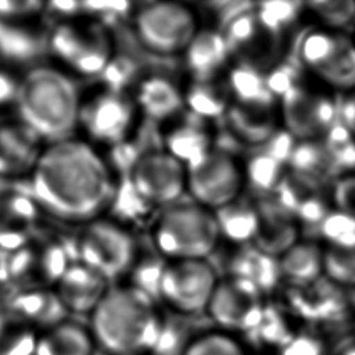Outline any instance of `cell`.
I'll list each match as a JSON object with an SVG mask.
<instances>
[{"instance_id": "7c38bea8", "label": "cell", "mask_w": 355, "mask_h": 355, "mask_svg": "<svg viewBox=\"0 0 355 355\" xmlns=\"http://www.w3.org/2000/svg\"><path fill=\"white\" fill-rule=\"evenodd\" d=\"M135 110L136 104L130 98L118 90L108 89L80 104L79 125L93 140L112 144L128 135Z\"/></svg>"}, {"instance_id": "b9f144b4", "label": "cell", "mask_w": 355, "mask_h": 355, "mask_svg": "<svg viewBox=\"0 0 355 355\" xmlns=\"http://www.w3.org/2000/svg\"><path fill=\"white\" fill-rule=\"evenodd\" d=\"M82 7H86L89 12L103 14V15H112V14H121L125 12L129 7L128 3L116 1V3H83Z\"/></svg>"}, {"instance_id": "ffe728a7", "label": "cell", "mask_w": 355, "mask_h": 355, "mask_svg": "<svg viewBox=\"0 0 355 355\" xmlns=\"http://www.w3.org/2000/svg\"><path fill=\"white\" fill-rule=\"evenodd\" d=\"M184 54L187 67L198 82H208L225 65L227 42L219 32L200 31Z\"/></svg>"}, {"instance_id": "8d00e7d4", "label": "cell", "mask_w": 355, "mask_h": 355, "mask_svg": "<svg viewBox=\"0 0 355 355\" xmlns=\"http://www.w3.org/2000/svg\"><path fill=\"white\" fill-rule=\"evenodd\" d=\"M308 6L331 28L345 26L355 17V1H313Z\"/></svg>"}, {"instance_id": "e575fe53", "label": "cell", "mask_w": 355, "mask_h": 355, "mask_svg": "<svg viewBox=\"0 0 355 355\" xmlns=\"http://www.w3.org/2000/svg\"><path fill=\"white\" fill-rule=\"evenodd\" d=\"M186 103L197 112L205 116L220 114L225 107V96L208 82H198L186 96Z\"/></svg>"}, {"instance_id": "6da1fadb", "label": "cell", "mask_w": 355, "mask_h": 355, "mask_svg": "<svg viewBox=\"0 0 355 355\" xmlns=\"http://www.w3.org/2000/svg\"><path fill=\"white\" fill-rule=\"evenodd\" d=\"M36 201L55 216L92 220L112 196V178L103 157L87 141H50L29 175Z\"/></svg>"}, {"instance_id": "d4e9b609", "label": "cell", "mask_w": 355, "mask_h": 355, "mask_svg": "<svg viewBox=\"0 0 355 355\" xmlns=\"http://www.w3.org/2000/svg\"><path fill=\"white\" fill-rule=\"evenodd\" d=\"M182 355H252L244 341L216 327L191 333Z\"/></svg>"}, {"instance_id": "44dd1931", "label": "cell", "mask_w": 355, "mask_h": 355, "mask_svg": "<svg viewBox=\"0 0 355 355\" xmlns=\"http://www.w3.org/2000/svg\"><path fill=\"white\" fill-rule=\"evenodd\" d=\"M180 90L166 78H144L136 89L135 104L147 116L161 121L175 115L183 104Z\"/></svg>"}, {"instance_id": "5b68a950", "label": "cell", "mask_w": 355, "mask_h": 355, "mask_svg": "<svg viewBox=\"0 0 355 355\" xmlns=\"http://www.w3.org/2000/svg\"><path fill=\"white\" fill-rule=\"evenodd\" d=\"M143 47L159 55L184 53L198 31L196 12L178 1H157L141 7L133 18Z\"/></svg>"}, {"instance_id": "7bdbcfd3", "label": "cell", "mask_w": 355, "mask_h": 355, "mask_svg": "<svg viewBox=\"0 0 355 355\" xmlns=\"http://www.w3.org/2000/svg\"><path fill=\"white\" fill-rule=\"evenodd\" d=\"M334 355H355V340L348 341L334 351Z\"/></svg>"}, {"instance_id": "83f0119b", "label": "cell", "mask_w": 355, "mask_h": 355, "mask_svg": "<svg viewBox=\"0 0 355 355\" xmlns=\"http://www.w3.org/2000/svg\"><path fill=\"white\" fill-rule=\"evenodd\" d=\"M209 150L212 148L209 147L208 135L193 125H180L166 136V151L186 166Z\"/></svg>"}, {"instance_id": "603a6c76", "label": "cell", "mask_w": 355, "mask_h": 355, "mask_svg": "<svg viewBox=\"0 0 355 355\" xmlns=\"http://www.w3.org/2000/svg\"><path fill=\"white\" fill-rule=\"evenodd\" d=\"M279 270L295 283H309L323 272V251L313 243H295L282 254Z\"/></svg>"}, {"instance_id": "ee69618b", "label": "cell", "mask_w": 355, "mask_h": 355, "mask_svg": "<svg viewBox=\"0 0 355 355\" xmlns=\"http://www.w3.org/2000/svg\"><path fill=\"white\" fill-rule=\"evenodd\" d=\"M4 306V301L3 300H0V309Z\"/></svg>"}, {"instance_id": "7a4b0ae2", "label": "cell", "mask_w": 355, "mask_h": 355, "mask_svg": "<svg viewBox=\"0 0 355 355\" xmlns=\"http://www.w3.org/2000/svg\"><path fill=\"white\" fill-rule=\"evenodd\" d=\"M165 324L157 300L133 284L111 286L87 323L105 355H148Z\"/></svg>"}, {"instance_id": "836d02e7", "label": "cell", "mask_w": 355, "mask_h": 355, "mask_svg": "<svg viewBox=\"0 0 355 355\" xmlns=\"http://www.w3.org/2000/svg\"><path fill=\"white\" fill-rule=\"evenodd\" d=\"M300 6V3L291 1H266L258 6L255 17L263 29L270 33H279L294 21Z\"/></svg>"}, {"instance_id": "8fae6325", "label": "cell", "mask_w": 355, "mask_h": 355, "mask_svg": "<svg viewBox=\"0 0 355 355\" xmlns=\"http://www.w3.org/2000/svg\"><path fill=\"white\" fill-rule=\"evenodd\" d=\"M129 182L140 200L168 205L187 189V171L186 165L168 151H151L133 162Z\"/></svg>"}, {"instance_id": "277c9868", "label": "cell", "mask_w": 355, "mask_h": 355, "mask_svg": "<svg viewBox=\"0 0 355 355\" xmlns=\"http://www.w3.org/2000/svg\"><path fill=\"white\" fill-rule=\"evenodd\" d=\"M215 214L201 205H178L159 215L153 227L155 248L171 261L204 259L218 245Z\"/></svg>"}, {"instance_id": "7402d4cb", "label": "cell", "mask_w": 355, "mask_h": 355, "mask_svg": "<svg viewBox=\"0 0 355 355\" xmlns=\"http://www.w3.org/2000/svg\"><path fill=\"white\" fill-rule=\"evenodd\" d=\"M312 179L301 173L284 176L277 189L282 194L283 205L290 212H295L308 222H322L329 212L324 208L323 200L316 193Z\"/></svg>"}, {"instance_id": "5bb4252c", "label": "cell", "mask_w": 355, "mask_h": 355, "mask_svg": "<svg viewBox=\"0 0 355 355\" xmlns=\"http://www.w3.org/2000/svg\"><path fill=\"white\" fill-rule=\"evenodd\" d=\"M112 43L108 32L96 22H79L68 35L60 60L80 75H97L111 61Z\"/></svg>"}, {"instance_id": "3957f363", "label": "cell", "mask_w": 355, "mask_h": 355, "mask_svg": "<svg viewBox=\"0 0 355 355\" xmlns=\"http://www.w3.org/2000/svg\"><path fill=\"white\" fill-rule=\"evenodd\" d=\"M19 121L42 140L68 137L79 123V100L73 82L61 71L37 67L18 80L15 101Z\"/></svg>"}, {"instance_id": "74e56055", "label": "cell", "mask_w": 355, "mask_h": 355, "mask_svg": "<svg viewBox=\"0 0 355 355\" xmlns=\"http://www.w3.org/2000/svg\"><path fill=\"white\" fill-rule=\"evenodd\" d=\"M334 200L338 211L355 215V176H347L338 182Z\"/></svg>"}, {"instance_id": "f546056e", "label": "cell", "mask_w": 355, "mask_h": 355, "mask_svg": "<svg viewBox=\"0 0 355 355\" xmlns=\"http://www.w3.org/2000/svg\"><path fill=\"white\" fill-rule=\"evenodd\" d=\"M232 89L239 101L244 105L265 107L272 98V92L257 72L248 68H237L232 78Z\"/></svg>"}, {"instance_id": "484cf974", "label": "cell", "mask_w": 355, "mask_h": 355, "mask_svg": "<svg viewBox=\"0 0 355 355\" xmlns=\"http://www.w3.org/2000/svg\"><path fill=\"white\" fill-rule=\"evenodd\" d=\"M214 214L220 230V236L223 234L237 243L248 241L257 237L259 229L258 211L234 201L220 209L214 211Z\"/></svg>"}, {"instance_id": "9c48e42d", "label": "cell", "mask_w": 355, "mask_h": 355, "mask_svg": "<svg viewBox=\"0 0 355 355\" xmlns=\"http://www.w3.org/2000/svg\"><path fill=\"white\" fill-rule=\"evenodd\" d=\"M265 308L262 291L252 282L233 276L219 280L207 313L216 329L241 338L259 322Z\"/></svg>"}, {"instance_id": "52a82bcc", "label": "cell", "mask_w": 355, "mask_h": 355, "mask_svg": "<svg viewBox=\"0 0 355 355\" xmlns=\"http://www.w3.org/2000/svg\"><path fill=\"white\" fill-rule=\"evenodd\" d=\"M79 261L110 283L125 275L136 258L133 237L112 220L92 219L86 222L76 240Z\"/></svg>"}, {"instance_id": "d6a6232c", "label": "cell", "mask_w": 355, "mask_h": 355, "mask_svg": "<svg viewBox=\"0 0 355 355\" xmlns=\"http://www.w3.org/2000/svg\"><path fill=\"white\" fill-rule=\"evenodd\" d=\"M248 180L261 190H272L279 187L282 179V161L275 158L272 154L255 155L245 171Z\"/></svg>"}, {"instance_id": "ac0fdd59", "label": "cell", "mask_w": 355, "mask_h": 355, "mask_svg": "<svg viewBox=\"0 0 355 355\" xmlns=\"http://www.w3.org/2000/svg\"><path fill=\"white\" fill-rule=\"evenodd\" d=\"M3 301L11 313L29 323L39 333L68 319V312L61 304L55 290L50 287L15 290Z\"/></svg>"}, {"instance_id": "4dcf8cb0", "label": "cell", "mask_w": 355, "mask_h": 355, "mask_svg": "<svg viewBox=\"0 0 355 355\" xmlns=\"http://www.w3.org/2000/svg\"><path fill=\"white\" fill-rule=\"evenodd\" d=\"M322 234L330 247L355 248V215L333 211L322 220Z\"/></svg>"}, {"instance_id": "60d3db41", "label": "cell", "mask_w": 355, "mask_h": 355, "mask_svg": "<svg viewBox=\"0 0 355 355\" xmlns=\"http://www.w3.org/2000/svg\"><path fill=\"white\" fill-rule=\"evenodd\" d=\"M341 119L351 135H355V89L349 92L341 105Z\"/></svg>"}, {"instance_id": "2e32d148", "label": "cell", "mask_w": 355, "mask_h": 355, "mask_svg": "<svg viewBox=\"0 0 355 355\" xmlns=\"http://www.w3.org/2000/svg\"><path fill=\"white\" fill-rule=\"evenodd\" d=\"M111 287V283L80 261L71 262L54 290L69 313L87 315L98 306Z\"/></svg>"}, {"instance_id": "1f68e13d", "label": "cell", "mask_w": 355, "mask_h": 355, "mask_svg": "<svg viewBox=\"0 0 355 355\" xmlns=\"http://www.w3.org/2000/svg\"><path fill=\"white\" fill-rule=\"evenodd\" d=\"M323 272L340 284L355 286V248L329 247L323 251Z\"/></svg>"}, {"instance_id": "4316f807", "label": "cell", "mask_w": 355, "mask_h": 355, "mask_svg": "<svg viewBox=\"0 0 355 355\" xmlns=\"http://www.w3.org/2000/svg\"><path fill=\"white\" fill-rule=\"evenodd\" d=\"M69 265L68 252L61 243L46 241L36 244L35 286L54 288Z\"/></svg>"}, {"instance_id": "f35d334b", "label": "cell", "mask_w": 355, "mask_h": 355, "mask_svg": "<svg viewBox=\"0 0 355 355\" xmlns=\"http://www.w3.org/2000/svg\"><path fill=\"white\" fill-rule=\"evenodd\" d=\"M43 3L39 1H0V14L6 17H22L37 12Z\"/></svg>"}, {"instance_id": "f6af8a7d", "label": "cell", "mask_w": 355, "mask_h": 355, "mask_svg": "<svg viewBox=\"0 0 355 355\" xmlns=\"http://www.w3.org/2000/svg\"><path fill=\"white\" fill-rule=\"evenodd\" d=\"M354 304H355V295H354Z\"/></svg>"}, {"instance_id": "9a60e30c", "label": "cell", "mask_w": 355, "mask_h": 355, "mask_svg": "<svg viewBox=\"0 0 355 355\" xmlns=\"http://www.w3.org/2000/svg\"><path fill=\"white\" fill-rule=\"evenodd\" d=\"M40 204L17 190L0 191V250L12 252L32 243Z\"/></svg>"}, {"instance_id": "e0dca14e", "label": "cell", "mask_w": 355, "mask_h": 355, "mask_svg": "<svg viewBox=\"0 0 355 355\" xmlns=\"http://www.w3.org/2000/svg\"><path fill=\"white\" fill-rule=\"evenodd\" d=\"M42 141L21 121L0 123V178L31 175L44 147Z\"/></svg>"}, {"instance_id": "ab89813d", "label": "cell", "mask_w": 355, "mask_h": 355, "mask_svg": "<svg viewBox=\"0 0 355 355\" xmlns=\"http://www.w3.org/2000/svg\"><path fill=\"white\" fill-rule=\"evenodd\" d=\"M18 80H14L6 71L0 68V107L15 101Z\"/></svg>"}, {"instance_id": "ba28073f", "label": "cell", "mask_w": 355, "mask_h": 355, "mask_svg": "<svg viewBox=\"0 0 355 355\" xmlns=\"http://www.w3.org/2000/svg\"><path fill=\"white\" fill-rule=\"evenodd\" d=\"M187 189L197 205L209 211L236 201L243 186V171L236 159L218 150H209L186 166Z\"/></svg>"}, {"instance_id": "cb8c5ba5", "label": "cell", "mask_w": 355, "mask_h": 355, "mask_svg": "<svg viewBox=\"0 0 355 355\" xmlns=\"http://www.w3.org/2000/svg\"><path fill=\"white\" fill-rule=\"evenodd\" d=\"M39 331L6 305L0 309V355H35Z\"/></svg>"}, {"instance_id": "4fadbf2b", "label": "cell", "mask_w": 355, "mask_h": 355, "mask_svg": "<svg viewBox=\"0 0 355 355\" xmlns=\"http://www.w3.org/2000/svg\"><path fill=\"white\" fill-rule=\"evenodd\" d=\"M282 114L290 135L312 140L334 122V104L324 96L291 86L282 96Z\"/></svg>"}, {"instance_id": "f1b7e54d", "label": "cell", "mask_w": 355, "mask_h": 355, "mask_svg": "<svg viewBox=\"0 0 355 355\" xmlns=\"http://www.w3.org/2000/svg\"><path fill=\"white\" fill-rule=\"evenodd\" d=\"M259 229L255 239L265 251L269 252H284L294 243V227L290 220H287L282 214L276 212H259Z\"/></svg>"}, {"instance_id": "d6986e66", "label": "cell", "mask_w": 355, "mask_h": 355, "mask_svg": "<svg viewBox=\"0 0 355 355\" xmlns=\"http://www.w3.org/2000/svg\"><path fill=\"white\" fill-rule=\"evenodd\" d=\"M97 352L89 326L68 318L39 333L35 355H96Z\"/></svg>"}, {"instance_id": "d590c367", "label": "cell", "mask_w": 355, "mask_h": 355, "mask_svg": "<svg viewBox=\"0 0 355 355\" xmlns=\"http://www.w3.org/2000/svg\"><path fill=\"white\" fill-rule=\"evenodd\" d=\"M326 336L316 330H300L277 355H334Z\"/></svg>"}, {"instance_id": "30bf717a", "label": "cell", "mask_w": 355, "mask_h": 355, "mask_svg": "<svg viewBox=\"0 0 355 355\" xmlns=\"http://www.w3.org/2000/svg\"><path fill=\"white\" fill-rule=\"evenodd\" d=\"M301 60L327 85L355 89V44L333 31H313L301 43Z\"/></svg>"}, {"instance_id": "8992f818", "label": "cell", "mask_w": 355, "mask_h": 355, "mask_svg": "<svg viewBox=\"0 0 355 355\" xmlns=\"http://www.w3.org/2000/svg\"><path fill=\"white\" fill-rule=\"evenodd\" d=\"M218 283L215 270L204 259L171 261L161 269L157 298L178 315L193 316L207 312Z\"/></svg>"}]
</instances>
